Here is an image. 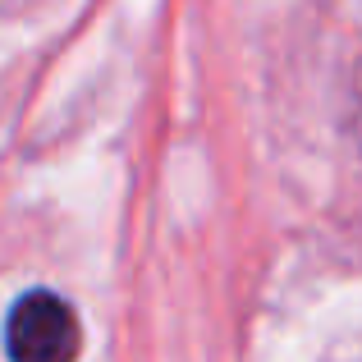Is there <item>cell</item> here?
Returning a JSON list of instances; mask_svg holds the SVG:
<instances>
[{"label":"cell","instance_id":"obj_1","mask_svg":"<svg viewBox=\"0 0 362 362\" xmlns=\"http://www.w3.org/2000/svg\"><path fill=\"white\" fill-rule=\"evenodd\" d=\"M5 354L9 362H78L83 326L78 312L51 289H33L5 317Z\"/></svg>","mask_w":362,"mask_h":362}]
</instances>
